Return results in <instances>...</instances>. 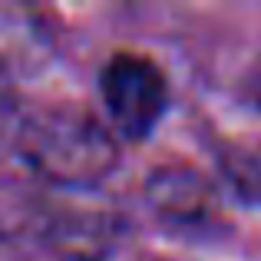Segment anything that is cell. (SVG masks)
<instances>
[{
  "label": "cell",
  "instance_id": "cell-1",
  "mask_svg": "<svg viewBox=\"0 0 261 261\" xmlns=\"http://www.w3.org/2000/svg\"><path fill=\"white\" fill-rule=\"evenodd\" d=\"M20 155L57 185H93L116 166V142L93 116L53 109L23 126Z\"/></svg>",
  "mask_w": 261,
  "mask_h": 261
},
{
  "label": "cell",
  "instance_id": "cell-2",
  "mask_svg": "<svg viewBox=\"0 0 261 261\" xmlns=\"http://www.w3.org/2000/svg\"><path fill=\"white\" fill-rule=\"evenodd\" d=\"M99 93L113 129L126 139H146L169 102L162 70L139 53H116L99 76Z\"/></svg>",
  "mask_w": 261,
  "mask_h": 261
},
{
  "label": "cell",
  "instance_id": "cell-3",
  "mask_svg": "<svg viewBox=\"0 0 261 261\" xmlns=\"http://www.w3.org/2000/svg\"><path fill=\"white\" fill-rule=\"evenodd\" d=\"M149 198L159 208V215L175 218V222H198L208 215L212 198H208V182L198 178L189 169H166L155 172L149 182Z\"/></svg>",
  "mask_w": 261,
  "mask_h": 261
},
{
  "label": "cell",
  "instance_id": "cell-4",
  "mask_svg": "<svg viewBox=\"0 0 261 261\" xmlns=\"http://www.w3.org/2000/svg\"><path fill=\"white\" fill-rule=\"evenodd\" d=\"M13 109H17V99H13V86H10V80H7L4 60H0V133H4V129L10 126Z\"/></svg>",
  "mask_w": 261,
  "mask_h": 261
},
{
  "label": "cell",
  "instance_id": "cell-5",
  "mask_svg": "<svg viewBox=\"0 0 261 261\" xmlns=\"http://www.w3.org/2000/svg\"><path fill=\"white\" fill-rule=\"evenodd\" d=\"M245 175L242 182H245V189H251L255 192V195L261 198V152L258 155H248V159H245Z\"/></svg>",
  "mask_w": 261,
  "mask_h": 261
},
{
  "label": "cell",
  "instance_id": "cell-6",
  "mask_svg": "<svg viewBox=\"0 0 261 261\" xmlns=\"http://www.w3.org/2000/svg\"><path fill=\"white\" fill-rule=\"evenodd\" d=\"M245 96H248V102L261 113V63L251 70V76H248V83H245Z\"/></svg>",
  "mask_w": 261,
  "mask_h": 261
}]
</instances>
